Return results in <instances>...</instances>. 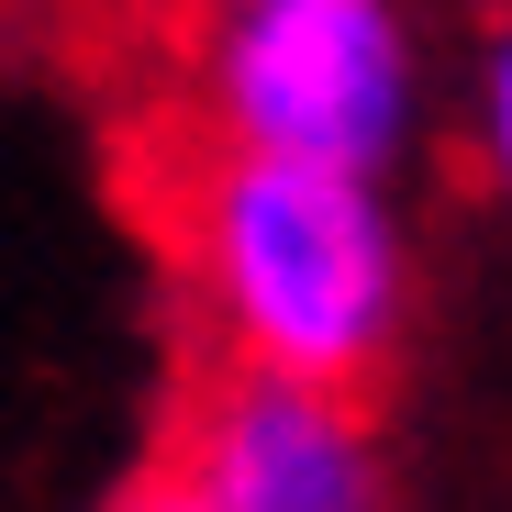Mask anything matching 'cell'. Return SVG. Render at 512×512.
<instances>
[{
	"label": "cell",
	"mask_w": 512,
	"mask_h": 512,
	"mask_svg": "<svg viewBox=\"0 0 512 512\" xmlns=\"http://www.w3.org/2000/svg\"><path fill=\"white\" fill-rule=\"evenodd\" d=\"M212 112L245 145L312 167H368L401 112V56L379 0H223L212 12Z\"/></svg>",
	"instance_id": "obj_3"
},
{
	"label": "cell",
	"mask_w": 512,
	"mask_h": 512,
	"mask_svg": "<svg viewBox=\"0 0 512 512\" xmlns=\"http://www.w3.org/2000/svg\"><path fill=\"white\" fill-rule=\"evenodd\" d=\"M501 167H512V56H501Z\"/></svg>",
	"instance_id": "obj_5"
},
{
	"label": "cell",
	"mask_w": 512,
	"mask_h": 512,
	"mask_svg": "<svg viewBox=\"0 0 512 512\" xmlns=\"http://www.w3.org/2000/svg\"><path fill=\"white\" fill-rule=\"evenodd\" d=\"M123 512H212V501H201V490H190L179 468H145V479L123 490Z\"/></svg>",
	"instance_id": "obj_4"
},
{
	"label": "cell",
	"mask_w": 512,
	"mask_h": 512,
	"mask_svg": "<svg viewBox=\"0 0 512 512\" xmlns=\"http://www.w3.org/2000/svg\"><path fill=\"white\" fill-rule=\"evenodd\" d=\"M156 468H179L212 512H379L368 401L301 368H268L223 334H190Z\"/></svg>",
	"instance_id": "obj_2"
},
{
	"label": "cell",
	"mask_w": 512,
	"mask_h": 512,
	"mask_svg": "<svg viewBox=\"0 0 512 512\" xmlns=\"http://www.w3.org/2000/svg\"><path fill=\"white\" fill-rule=\"evenodd\" d=\"M123 212L201 301V334L301 368L323 390H379L390 368V245L357 201V167L245 145L212 101H145L123 123Z\"/></svg>",
	"instance_id": "obj_1"
}]
</instances>
